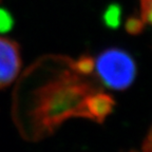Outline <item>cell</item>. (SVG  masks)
I'll list each match as a JSON object with an SVG mask.
<instances>
[{
    "label": "cell",
    "instance_id": "6da1fadb",
    "mask_svg": "<svg viewBox=\"0 0 152 152\" xmlns=\"http://www.w3.org/2000/svg\"><path fill=\"white\" fill-rule=\"evenodd\" d=\"M96 91L92 83L69 66L34 93L31 118L36 135H48L71 117H80L86 97Z\"/></svg>",
    "mask_w": 152,
    "mask_h": 152
},
{
    "label": "cell",
    "instance_id": "7a4b0ae2",
    "mask_svg": "<svg viewBox=\"0 0 152 152\" xmlns=\"http://www.w3.org/2000/svg\"><path fill=\"white\" fill-rule=\"evenodd\" d=\"M100 80L113 90H126L136 77V64L133 57L118 48H110L100 53L96 60Z\"/></svg>",
    "mask_w": 152,
    "mask_h": 152
},
{
    "label": "cell",
    "instance_id": "3957f363",
    "mask_svg": "<svg viewBox=\"0 0 152 152\" xmlns=\"http://www.w3.org/2000/svg\"><path fill=\"white\" fill-rule=\"evenodd\" d=\"M20 48L16 41L0 37V89L14 81L21 69Z\"/></svg>",
    "mask_w": 152,
    "mask_h": 152
},
{
    "label": "cell",
    "instance_id": "277c9868",
    "mask_svg": "<svg viewBox=\"0 0 152 152\" xmlns=\"http://www.w3.org/2000/svg\"><path fill=\"white\" fill-rule=\"evenodd\" d=\"M115 104L116 102L111 94L94 91L89 94L83 102L80 118L102 124L113 112Z\"/></svg>",
    "mask_w": 152,
    "mask_h": 152
},
{
    "label": "cell",
    "instance_id": "5b68a950",
    "mask_svg": "<svg viewBox=\"0 0 152 152\" xmlns=\"http://www.w3.org/2000/svg\"><path fill=\"white\" fill-rule=\"evenodd\" d=\"M123 9L117 3H111L102 13V23L110 30H116L121 26Z\"/></svg>",
    "mask_w": 152,
    "mask_h": 152
},
{
    "label": "cell",
    "instance_id": "8992f818",
    "mask_svg": "<svg viewBox=\"0 0 152 152\" xmlns=\"http://www.w3.org/2000/svg\"><path fill=\"white\" fill-rule=\"evenodd\" d=\"M70 68L81 76H89L95 69V61L93 57L88 54L79 56L75 61H70Z\"/></svg>",
    "mask_w": 152,
    "mask_h": 152
},
{
    "label": "cell",
    "instance_id": "52a82bcc",
    "mask_svg": "<svg viewBox=\"0 0 152 152\" xmlns=\"http://www.w3.org/2000/svg\"><path fill=\"white\" fill-rule=\"evenodd\" d=\"M145 22L142 21L140 16L137 15H131L127 19L126 23H125V30L129 35L137 36L142 33L144 28H145Z\"/></svg>",
    "mask_w": 152,
    "mask_h": 152
},
{
    "label": "cell",
    "instance_id": "ba28073f",
    "mask_svg": "<svg viewBox=\"0 0 152 152\" xmlns=\"http://www.w3.org/2000/svg\"><path fill=\"white\" fill-rule=\"evenodd\" d=\"M15 20L9 10L0 7V34H5L13 28Z\"/></svg>",
    "mask_w": 152,
    "mask_h": 152
},
{
    "label": "cell",
    "instance_id": "9c48e42d",
    "mask_svg": "<svg viewBox=\"0 0 152 152\" xmlns=\"http://www.w3.org/2000/svg\"><path fill=\"white\" fill-rule=\"evenodd\" d=\"M140 18L145 24L151 23V0H140Z\"/></svg>",
    "mask_w": 152,
    "mask_h": 152
},
{
    "label": "cell",
    "instance_id": "30bf717a",
    "mask_svg": "<svg viewBox=\"0 0 152 152\" xmlns=\"http://www.w3.org/2000/svg\"><path fill=\"white\" fill-rule=\"evenodd\" d=\"M151 131L149 130L147 136L144 140V142H142V151L144 152H152V148H151Z\"/></svg>",
    "mask_w": 152,
    "mask_h": 152
},
{
    "label": "cell",
    "instance_id": "8fae6325",
    "mask_svg": "<svg viewBox=\"0 0 152 152\" xmlns=\"http://www.w3.org/2000/svg\"><path fill=\"white\" fill-rule=\"evenodd\" d=\"M130 152H138V151H133V150H132V151H130Z\"/></svg>",
    "mask_w": 152,
    "mask_h": 152
}]
</instances>
